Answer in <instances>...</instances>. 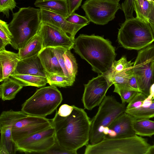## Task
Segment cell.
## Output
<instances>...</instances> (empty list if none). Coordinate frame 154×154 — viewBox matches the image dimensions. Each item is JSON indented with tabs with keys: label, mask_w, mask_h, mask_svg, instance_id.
<instances>
[{
	"label": "cell",
	"mask_w": 154,
	"mask_h": 154,
	"mask_svg": "<svg viewBox=\"0 0 154 154\" xmlns=\"http://www.w3.org/2000/svg\"><path fill=\"white\" fill-rule=\"evenodd\" d=\"M73 106L69 115L62 117L56 111L51 121L57 144L72 154H77L78 149L88 144L91 120L84 109Z\"/></svg>",
	"instance_id": "1"
},
{
	"label": "cell",
	"mask_w": 154,
	"mask_h": 154,
	"mask_svg": "<svg viewBox=\"0 0 154 154\" xmlns=\"http://www.w3.org/2000/svg\"><path fill=\"white\" fill-rule=\"evenodd\" d=\"M73 49L98 75L103 74L109 70L116 55L110 42L94 35H80L75 39Z\"/></svg>",
	"instance_id": "2"
},
{
	"label": "cell",
	"mask_w": 154,
	"mask_h": 154,
	"mask_svg": "<svg viewBox=\"0 0 154 154\" xmlns=\"http://www.w3.org/2000/svg\"><path fill=\"white\" fill-rule=\"evenodd\" d=\"M41 23L40 8L31 7L20 8L13 14L8 24L13 37L11 45L19 50L38 32Z\"/></svg>",
	"instance_id": "3"
},
{
	"label": "cell",
	"mask_w": 154,
	"mask_h": 154,
	"mask_svg": "<svg viewBox=\"0 0 154 154\" xmlns=\"http://www.w3.org/2000/svg\"><path fill=\"white\" fill-rule=\"evenodd\" d=\"M118 40L125 48L139 50L154 42V34L149 24L136 17L125 20L119 29Z\"/></svg>",
	"instance_id": "4"
},
{
	"label": "cell",
	"mask_w": 154,
	"mask_h": 154,
	"mask_svg": "<svg viewBox=\"0 0 154 154\" xmlns=\"http://www.w3.org/2000/svg\"><path fill=\"white\" fill-rule=\"evenodd\" d=\"M150 146L137 134L120 138L104 139L86 146L85 154H146Z\"/></svg>",
	"instance_id": "5"
},
{
	"label": "cell",
	"mask_w": 154,
	"mask_h": 154,
	"mask_svg": "<svg viewBox=\"0 0 154 154\" xmlns=\"http://www.w3.org/2000/svg\"><path fill=\"white\" fill-rule=\"evenodd\" d=\"M125 103L118 102L112 96H106L91 120L89 141L94 144L102 140L104 134L114 120L124 112Z\"/></svg>",
	"instance_id": "6"
},
{
	"label": "cell",
	"mask_w": 154,
	"mask_h": 154,
	"mask_svg": "<svg viewBox=\"0 0 154 154\" xmlns=\"http://www.w3.org/2000/svg\"><path fill=\"white\" fill-rule=\"evenodd\" d=\"M62 100V94L57 87L43 86L26 100L21 111L28 115L45 117L57 109Z\"/></svg>",
	"instance_id": "7"
},
{
	"label": "cell",
	"mask_w": 154,
	"mask_h": 154,
	"mask_svg": "<svg viewBox=\"0 0 154 154\" xmlns=\"http://www.w3.org/2000/svg\"><path fill=\"white\" fill-rule=\"evenodd\" d=\"M133 71L141 92L147 97L154 80V44L139 51L133 65Z\"/></svg>",
	"instance_id": "8"
},
{
	"label": "cell",
	"mask_w": 154,
	"mask_h": 154,
	"mask_svg": "<svg viewBox=\"0 0 154 154\" xmlns=\"http://www.w3.org/2000/svg\"><path fill=\"white\" fill-rule=\"evenodd\" d=\"M52 125L51 119L28 115L21 111L11 124L13 140L16 144Z\"/></svg>",
	"instance_id": "9"
},
{
	"label": "cell",
	"mask_w": 154,
	"mask_h": 154,
	"mask_svg": "<svg viewBox=\"0 0 154 154\" xmlns=\"http://www.w3.org/2000/svg\"><path fill=\"white\" fill-rule=\"evenodd\" d=\"M120 0H87L82 6L90 22L104 25L112 20L121 8Z\"/></svg>",
	"instance_id": "10"
},
{
	"label": "cell",
	"mask_w": 154,
	"mask_h": 154,
	"mask_svg": "<svg viewBox=\"0 0 154 154\" xmlns=\"http://www.w3.org/2000/svg\"><path fill=\"white\" fill-rule=\"evenodd\" d=\"M56 143L54 128L52 125L16 143L18 151L25 153H45Z\"/></svg>",
	"instance_id": "11"
},
{
	"label": "cell",
	"mask_w": 154,
	"mask_h": 154,
	"mask_svg": "<svg viewBox=\"0 0 154 154\" xmlns=\"http://www.w3.org/2000/svg\"><path fill=\"white\" fill-rule=\"evenodd\" d=\"M84 85L82 101L85 108L89 110L100 105L110 87L103 74L98 75Z\"/></svg>",
	"instance_id": "12"
},
{
	"label": "cell",
	"mask_w": 154,
	"mask_h": 154,
	"mask_svg": "<svg viewBox=\"0 0 154 154\" xmlns=\"http://www.w3.org/2000/svg\"><path fill=\"white\" fill-rule=\"evenodd\" d=\"M39 31L42 38L43 49L62 47L70 50L73 48L75 39L56 26L48 23L41 22Z\"/></svg>",
	"instance_id": "13"
},
{
	"label": "cell",
	"mask_w": 154,
	"mask_h": 154,
	"mask_svg": "<svg viewBox=\"0 0 154 154\" xmlns=\"http://www.w3.org/2000/svg\"><path fill=\"white\" fill-rule=\"evenodd\" d=\"M134 119V118L125 112L122 113L105 131L103 139L125 138L135 135L132 125Z\"/></svg>",
	"instance_id": "14"
},
{
	"label": "cell",
	"mask_w": 154,
	"mask_h": 154,
	"mask_svg": "<svg viewBox=\"0 0 154 154\" xmlns=\"http://www.w3.org/2000/svg\"><path fill=\"white\" fill-rule=\"evenodd\" d=\"M40 17L41 22L48 23L56 26L74 39L77 32L86 26L71 23L61 15L42 8H40Z\"/></svg>",
	"instance_id": "15"
},
{
	"label": "cell",
	"mask_w": 154,
	"mask_h": 154,
	"mask_svg": "<svg viewBox=\"0 0 154 154\" xmlns=\"http://www.w3.org/2000/svg\"><path fill=\"white\" fill-rule=\"evenodd\" d=\"M38 54L20 60L14 73L47 77V74L42 65Z\"/></svg>",
	"instance_id": "16"
},
{
	"label": "cell",
	"mask_w": 154,
	"mask_h": 154,
	"mask_svg": "<svg viewBox=\"0 0 154 154\" xmlns=\"http://www.w3.org/2000/svg\"><path fill=\"white\" fill-rule=\"evenodd\" d=\"M20 59L18 53L0 51V82L9 78L14 73Z\"/></svg>",
	"instance_id": "17"
},
{
	"label": "cell",
	"mask_w": 154,
	"mask_h": 154,
	"mask_svg": "<svg viewBox=\"0 0 154 154\" xmlns=\"http://www.w3.org/2000/svg\"><path fill=\"white\" fill-rule=\"evenodd\" d=\"M38 55L47 75L56 74L64 75L52 48H43Z\"/></svg>",
	"instance_id": "18"
},
{
	"label": "cell",
	"mask_w": 154,
	"mask_h": 154,
	"mask_svg": "<svg viewBox=\"0 0 154 154\" xmlns=\"http://www.w3.org/2000/svg\"><path fill=\"white\" fill-rule=\"evenodd\" d=\"M34 5L59 14L65 19L69 15L67 0H36Z\"/></svg>",
	"instance_id": "19"
},
{
	"label": "cell",
	"mask_w": 154,
	"mask_h": 154,
	"mask_svg": "<svg viewBox=\"0 0 154 154\" xmlns=\"http://www.w3.org/2000/svg\"><path fill=\"white\" fill-rule=\"evenodd\" d=\"M43 49V40L39 31L18 50L20 60L38 54Z\"/></svg>",
	"instance_id": "20"
},
{
	"label": "cell",
	"mask_w": 154,
	"mask_h": 154,
	"mask_svg": "<svg viewBox=\"0 0 154 154\" xmlns=\"http://www.w3.org/2000/svg\"><path fill=\"white\" fill-rule=\"evenodd\" d=\"M0 154H14L18 151L16 144L13 140L12 125L0 126Z\"/></svg>",
	"instance_id": "21"
},
{
	"label": "cell",
	"mask_w": 154,
	"mask_h": 154,
	"mask_svg": "<svg viewBox=\"0 0 154 154\" xmlns=\"http://www.w3.org/2000/svg\"><path fill=\"white\" fill-rule=\"evenodd\" d=\"M3 82L0 85V97L3 101L14 99L23 87L10 77Z\"/></svg>",
	"instance_id": "22"
},
{
	"label": "cell",
	"mask_w": 154,
	"mask_h": 154,
	"mask_svg": "<svg viewBox=\"0 0 154 154\" xmlns=\"http://www.w3.org/2000/svg\"><path fill=\"white\" fill-rule=\"evenodd\" d=\"M10 77L23 86L40 88L45 86L48 83L47 77L43 76L14 73Z\"/></svg>",
	"instance_id": "23"
},
{
	"label": "cell",
	"mask_w": 154,
	"mask_h": 154,
	"mask_svg": "<svg viewBox=\"0 0 154 154\" xmlns=\"http://www.w3.org/2000/svg\"><path fill=\"white\" fill-rule=\"evenodd\" d=\"M132 125L136 134L149 137L154 135V121L149 119L134 118Z\"/></svg>",
	"instance_id": "24"
},
{
	"label": "cell",
	"mask_w": 154,
	"mask_h": 154,
	"mask_svg": "<svg viewBox=\"0 0 154 154\" xmlns=\"http://www.w3.org/2000/svg\"><path fill=\"white\" fill-rule=\"evenodd\" d=\"M134 8L136 17L148 23L149 17L154 8V3L147 0H135Z\"/></svg>",
	"instance_id": "25"
},
{
	"label": "cell",
	"mask_w": 154,
	"mask_h": 154,
	"mask_svg": "<svg viewBox=\"0 0 154 154\" xmlns=\"http://www.w3.org/2000/svg\"><path fill=\"white\" fill-rule=\"evenodd\" d=\"M63 56L66 68L69 75L71 86L73 84L78 71V66L76 59L70 50L66 49Z\"/></svg>",
	"instance_id": "26"
},
{
	"label": "cell",
	"mask_w": 154,
	"mask_h": 154,
	"mask_svg": "<svg viewBox=\"0 0 154 154\" xmlns=\"http://www.w3.org/2000/svg\"><path fill=\"white\" fill-rule=\"evenodd\" d=\"M134 62L128 61L126 57L122 56L119 60L113 61L109 70L103 75L107 78L112 75L130 69L133 66Z\"/></svg>",
	"instance_id": "27"
},
{
	"label": "cell",
	"mask_w": 154,
	"mask_h": 154,
	"mask_svg": "<svg viewBox=\"0 0 154 154\" xmlns=\"http://www.w3.org/2000/svg\"><path fill=\"white\" fill-rule=\"evenodd\" d=\"M125 112L137 119H149L154 117V100L147 107H140L126 109Z\"/></svg>",
	"instance_id": "28"
},
{
	"label": "cell",
	"mask_w": 154,
	"mask_h": 154,
	"mask_svg": "<svg viewBox=\"0 0 154 154\" xmlns=\"http://www.w3.org/2000/svg\"><path fill=\"white\" fill-rule=\"evenodd\" d=\"M113 92L117 93L120 96L122 103H129L138 92L132 90L127 84H113Z\"/></svg>",
	"instance_id": "29"
},
{
	"label": "cell",
	"mask_w": 154,
	"mask_h": 154,
	"mask_svg": "<svg viewBox=\"0 0 154 154\" xmlns=\"http://www.w3.org/2000/svg\"><path fill=\"white\" fill-rule=\"evenodd\" d=\"M133 74V66L130 69L116 73L106 79L110 86L114 83L126 84Z\"/></svg>",
	"instance_id": "30"
},
{
	"label": "cell",
	"mask_w": 154,
	"mask_h": 154,
	"mask_svg": "<svg viewBox=\"0 0 154 154\" xmlns=\"http://www.w3.org/2000/svg\"><path fill=\"white\" fill-rule=\"evenodd\" d=\"M13 36L9 29L8 24L0 20V51L5 49L7 45L11 44Z\"/></svg>",
	"instance_id": "31"
},
{
	"label": "cell",
	"mask_w": 154,
	"mask_h": 154,
	"mask_svg": "<svg viewBox=\"0 0 154 154\" xmlns=\"http://www.w3.org/2000/svg\"><path fill=\"white\" fill-rule=\"evenodd\" d=\"M47 79L50 85L59 87H66L71 86L69 78L64 75L56 74L47 75Z\"/></svg>",
	"instance_id": "32"
},
{
	"label": "cell",
	"mask_w": 154,
	"mask_h": 154,
	"mask_svg": "<svg viewBox=\"0 0 154 154\" xmlns=\"http://www.w3.org/2000/svg\"><path fill=\"white\" fill-rule=\"evenodd\" d=\"M16 5L15 0H0V12L8 18L9 16V11L12 12Z\"/></svg>",
	"instance_id": "33"
},
{
	"label": "cell",
	"mask_w": 154,
	"mask_h": 154,
	"mask_svg": "<svg viewBox=\"0 0 154 154\" xmlns=\"http://www.w3.org/2000/svg\"><path fill=\"white\" fill-rule=\"evenodd\" d=\"M52 48L65 76L69 78V74L66 67L64 59L63 56L66 49L62 47Z\"/></svg>",
	"instance_id": "34"
},
{
	"label": "cell",
	"mask_w": 154,
	"mask_h": 154,
	"mask_svg": "<svg viewBox=\"0 0 154 154\" xmlns=\"http://www.w3.org/2000/svg\"><path fill=\"white\" fill-rule=\"evenodd\" d=\"M134 1L125 0L121 5V9L124 14L126 20L134 17L133 13L134 11Z\"/></svg>",
	"instance_id": "35"
},
{
	"label": "cell",
	"mask_w": 154,
	"mask_h": 154,
	"mask_svg": "<svg viewBox=\"0 0 154 154\" xmlns=\"http://www.w3.org/2000/svg\"><path fill=\"white\" fill-rule=\"evenodd\" d=\"M147 96L143 93L138 92L128 103L126 109H131L142 106L143 101Z\"/></svg>",
	"instance_id": "36"
},
{
	"label": "cell",
	"mask_w": 154,
	"mask_h": 154,
	"mask_svg": "<svg viewBox=\"0 0 154 154\" xmlns=\"http://www.w3.org/2000/svg\"><path fill=\"white\" fill-rule=\"evenodd\" d=\"M66 19L68 22L72 23L86 26L90 22L85 17L81 16L75 13L69 15Z\"/></svg>",
	"instance_id": "37"
},
{
	"label": "cell",
	"mask_w": 154,
	"mask_h": 154,
	"mask_svg": "<svg viewBox=\"0 0 154 154\" xmlns=\"http://www.w3.org/2000/svg\"><path fill=\"white\" fill-rule=\"evenodd\" d=\"M73 105L70 106L67 104L62 105L59 108L58 110H57L59 115L65 117L69 115L73 109Z\"/></svg>",
	"instance_id": "38"
},
{
	"label": "cell",
	"mask_w": 154,
	"mask_h": 154,
	"mask_svg": "<svg viewBox=\"0 0 154 154\" xmlns=\"http://www.w3.org/2000/svg\"><path fill=\"white\" fill-rule=\"evenodd\" d=\"M82 0H67L69 15L75 13L81 6Z\"/></svg>",
	"instance_id": "39"
},
{
	"label": "cell",
	"mask_w": 154,
	"mask_h": 154,
	"mask_svg": "<svg viewBox=\"0 0 154 154\" xmlns=\"http://www.w3.org/2000/svg\"><path fill=\"white\" fill-rule=\"evenodd\" d=\"M127 84L132 90L141 92L137 79L134 74L129 79Z\"/></svg>",
	"instance_id": "40"
},
{
	"label": "cell",
	"mask_w": 154,
	"mask_h": 154,
	"mask_svg": "<svg viewBox=\"0 0 154 154\" xmlns=\"http://www.w3.org/2000/svg\"><path fill=\"white\" fill-rule=\"evenodd\" d=\"M148 23L151 28L154 34V8L149 15Z\"/></svg>",
	"instance_id": "41"
},
{
	"label": "cell",
	"mask_w": 154,
	"mask_h": 154,
	"mask_svg": "<svg viewBox=\"0 0 154 154\" xmlns=\"http://www.w3.org/2000/svg\"><path fill=\"white\" fill-rule=\"evenodd\" d=\"M147 97L152 99V100L154 99V80L150 86L149 91V95Z\"/></svg>",
	"instance_id": "42"
},
{
	"label": "cell",
	"mask_w": 154,
	"mask_h": 154,
	"mask_svg": "<svg viewBox=\"0 0 154 154\" xmlns=\"http://www.w3.org/2000/svg\"><path fill=\"white\" fill-rule=\"evenodd\" d=\"M146 154H154V144L150 145Z\"/></svg>",
	"instance_id": "43"
},
{
	"label": "cell",
	"mask_w": 154,
	"mask_h": 154,
	"mask_svg": "<svg viewBox=\"0 0 154 154\" xmlns=\"http://www.w3.org/2000/svg\"><path fill=\"white\" fill-rule=\"evenodd\" d=\"M148 0V1H149L150 2L154 3V2L153 1V0Z\"/></svg>",
	"instance_id": "44"
},
{
	"label": "cell",
	"mask_w": 154,
	"mask_h": 154,
	"mask_svg": "<svg viewBox=\"0 0 154 154\" xmlns=\"http://www.w3.org/2000/svg\"><path fill=\"white\" fill-rule=\"evenodd\" d=\"M153 1L154 2V0H153Z\"/></svg>",
	"instance_id": "45"
},
{
	"label": "cell",
	"mask_w": 154,
	"mask_h": 154,
	"mask_svg": "<svg viewBox=\"0 0 154 154\" xmlns=\"http://www.w3.org/2000/svg\"><path fill=\"white\" fill-rule=\"evenodd\" d=\"M153 100H154V99Z\"/></svg>",
	"instance_id": "46"
}]
</instances>
